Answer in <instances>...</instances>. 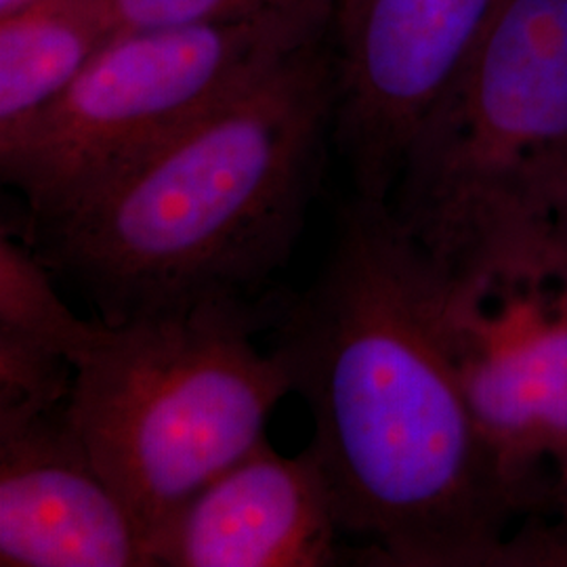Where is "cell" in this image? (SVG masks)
Listing matches in <instances>:
<instances>
[{
  "label": "cell",
  "instance_id": "10",
  "mask_svg": "<svg viewBox=\"0 0 567 567\" xmlns=\"http://www.w3.org/2000/svg\"><path fill=\"white\" fill-rule=\"evenodd\" d=\"M118 32L112 0H39L0 18V145L58 102Z\"/></svg>",
  "mask_w": 567,
  "mask_h": 567
},
{
  "label": "cell",
  "instance_id": "3",
  "mask_svg": "<svg viewBox=\"0 0 567 567\" xmlns=\"http://www.w3.org/2000/svg\"><path fill=\"white\" fill-rule=\"evenodd\" d=\"M566 161L567 0H503L389 210L458 299L540 288L538 194Z\"/></svg>",
  "mask_w": 567,
  "mask_h": 567
},
{
  "label": "cell",
  "instance_id": "9",
  "mask_svg": "<svg viewBox=\"0 0 567 567\" xmlns=\"http://www.w3.org/2000/svg\"><path fill=\"white\" fill-rule=\"evenodd\" d=\"M322 466L264 442L203 487L154 545L156 567H326L344 557Z\"/></svg>",
  "mask_w": 567,
  "mask_h": 567
},
{
  "label": "cell",
  "instance_id": "2",
  "mask_svg": "<svg viewBox=\"0 0 567 567\" xmlns=\"http://www.w3.org/2000/svg\"><path fill=\"white\" fill-rule=\"evenodd\" d=\"M324 37L16 231L100 320L261 301L332 147Z\"/></svg>",
  "mask_w": 567,
  "mask_h": 567
},
{
  "label": "cell",
  "instance_id": "12",
  "mask_svg": "<svg viewBox=\"0 0 567 567\" xmlns=\"http://www.w3.org/2000/svg\"><path fill=\"white\" fill-rule=\"evenodd\" d=\"M332 0H112L122 30L171 28L194 23H221L307 11L330 9Z\"/></svg>",
  "mask_w": 567,
  "mask_h": 567
},
{
  "label": "cell",
  "instance_id": "14",
  "mask_svg": "<svg viewBox=\"0 0 567 567\" xmlns=\"http://www.w3.org/2000/svg\"><path fill=\"white\" fill-rule=\"evenodd\" d=\"M538 210L545 225V282L567 288V161L543 183L538 194Z\"/></svg>",
  "mask_w": 567,
  "mask_h": 567
},
{
  "label": "cell",
  "instance_id": "13",
  "mask_svg": "<svg viewBox=\"0 0 567 567\" xmlns=\"http://www.w3.org/2000/svg\"><path fill=\"white\" fill-rule=\"evenodd\" d=\"M501 567H567V450L550 468L538 511L511 532Z\"/></svg>",
  "mask_w": 567,
  "mask_h": 567
},
{
  "label": "cell",
  "instance_id": "7",
  "mask_svg": "<svg viewBox=\"0 0 567 567\" xmlns=\"http://www.w3.org/2000/svg\"><path fill=\"white\" fill-rule=\"evenodd\" d=\"M0 566L156 567L140 522L72 429L68 402L0 421Z\"/></svg>",
  "mask_w": 567,
  "mask_h": 567
},
{
  "label": "cell",
  "instance_id": "5",
  "mask_svg": "<svg viewBox=\"0 0 567 567\" xmlns=\"http://www.w3.org/2000/svg\"><path fill=\"white\" fill-rule=\"evenodd\" d=\"M330 9L122 30L13 142L0 175L47 213L326 34Z\"/></svg>",
  "mask_w": 567,
  "mask_h": 567
},
{
  "label": "cell",
  "instance_id": "8",
  "mask_svg": "<svg viewBox=\"0 0 567 567\" xmlns=\"http://www.w3.org/2000/svg\"><path fill=\"white\" fill-rule=\"evenodd\" d=\"M559 288L553 309L536 318L450 297L466 398L524 519L540 507L567 450V288Z\"/></svg>",
  "mask_w": 567,
  "mask_h": 567
},
{
  "label": "cell",
  "instance_id": "11",
  "mask_svg": "<svg viewBox=\"0 0 567 567\" xmlns=\"http://www.w3.org/2000/svg\"><path fill=\"white\" fill-rule=\"evenodd\" d=\"M107 324L82 320L60 297L53 271L16 231L0 238V349L68 362L100 344Z\"/></svg>",
  "mask_w": 567,
  "mask_h": 567
},
{
  "label": "cell",
  "instance_id": "4",
  "mask_svg": "<svg viewBox=\"0 0 567 567\" xmlns=\"http://www.w3.org/2000/svg\"><path fill=\"white\" fill-rule=\"evenodd\" d=\"M278 299L107 324L74 368L68 419L152 555L203 487L267 442L271 412L292 393L280 358L255 343Z\"/></svg>",
  "mask_w": 567,
  "mask_h": 567
},
{
  "label": "cell",
  "instance_id": "6",
  "mask_svg": "<svg viewBox=\"0 0 567 567\" xmlns=\"http://www.w3.org/2000/svg\"><path fill=\"white\" fill-rule=\"evenodd\" d=\"M503 0H332V147L353 196L389 204L410 147Z\"/></svg>",
  "mask_w": 567,
  "mask_h": 567
},
{
  "label": "cell",
  "instance_id": "1",
  "mask_svg": "<svg viewBox=\"0 0 567 567\" xmlns=\"http://www.w3.org/2000/svg\"><path fill=\"white\" fill-rule=\"evenodd\" d=\"M269 330L358 557L501 567L526 511L468 404L446 280L389 204H344L322 271Z\"/></svg>",
  "mask_w": 567,
  "mask_h": 567
},
{
  "label": "cell",
  "instance_id": "15",
  "mask_svg": "<svg viewBox=\"0 0 567 567\" xmlns=\"http://www.w3.org/2000/svg\"><path fill=\"white\" fill-rule=\"evenodd\" d=\"M32 2H39V0H0V18H7Z\"/></svg>",
  "mask_w": 567,
  "mask_h": 567
}]
</instances>
